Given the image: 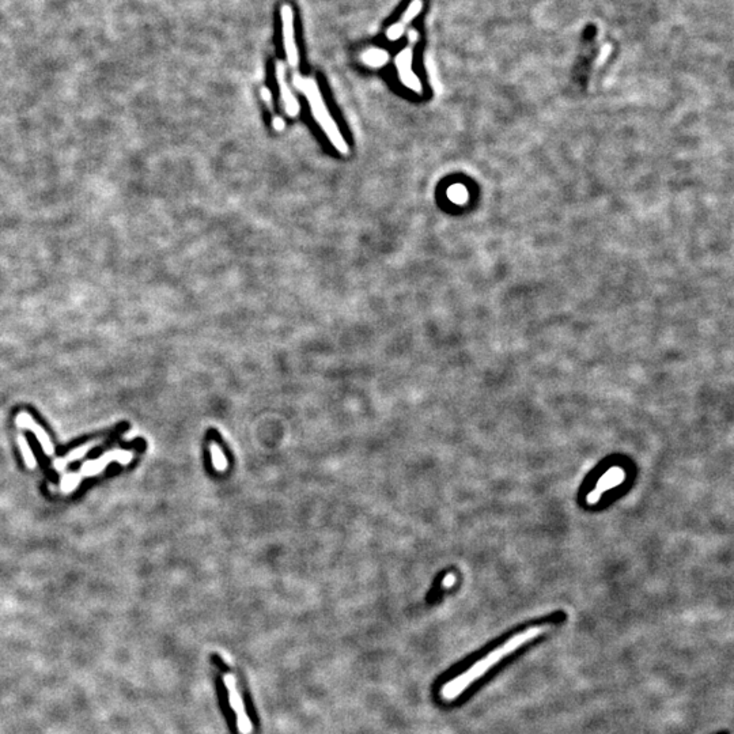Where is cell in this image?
<instances>
[{
	"mask_svg": "<svg viewBox=\"0 0 734 734\" xmlns=\"http://www.w3.org/2000/svg\"><path fill=\"white\" fill-rule=\"evenodd\" d=\"M547 628H548L547 625L532 627V628H528V630L511 636L507 642H504L503 645H500L499 647H496L495 650H492L491 653H489L486 657H483L480 661L474 664L467 672L461 673L456 678H453L449 682H446L441 689V696L447 702H452V700L457 699L461 693L465 692V689L471 684H474L483 674L489 672L493 665L500 663L506 656H509L513 652L518 650L522 645H525V643L533 641L535 638L540 636L543 632L547 631Z\"/></svg>",
	"mask_w": 734,
	"mask_h": 734,
	"instance_id": "cell-1",
	"label": "cell"
},
{
	"mask_svg": "<svg viewBox=\"0 0 734 734\" xmlns=\"http://www.w3.org/2000/svg\"><path fill=\"white\" fill-rule=\"evenodd\" d=\"M294 85H296V87L298 90H301L305 94L314 119L320 124V126L324 129V132L326 133L329 140L333 143V146L339 151L346 154L348 151L347 143H346L344 137L342 136L336 122H333V119L329 116V112H328V109H326V107L324 104L322 96L320 93V89H318L315 80L314 79H306V78L298 76L296 74L294 75Z\"/></svg>",
	"mask_w": 734,
	"mask_h": 734,
	"instance_id": "cell-2",
	"label": "cell"
},
{
	"mask_svg": "<svg viewBox=\"0 0 734 734\" xmlns=\"http://www.w3.org/2000/svg\"><path fill=\"white\" fill-rule=\"evenodd\" d=\"M223 682H225V685H226V688L229 691L230 707L233 709V711L237 715V728H238L240 733L252 734L253 725H252V721L249 720V717L246 714L244 702H243L240 689L237 687V678L233 674L226 673V674H223Z\"/></svg>",
	"mask_w": 734,
	"mask_h": 734,
	"instance_id": "cell-3",
	"label": "cell"
},
{
	"mask_svg": "<svg viewBox=\"0 0 734 734\" xmlns=\"http://www.w3.org/2000/svg\"><path fill=\"white\" fill-rule=\"evenodd\" d=\"M133 454L131 450H122V449H116V450H111L108 453H105L104 456H101L100 458L97 460H90V461H86L83 464V467L79 469V474L82 478H91V476H97L100 475L111 463L113 461H118L122 465H126L129 464V461L132 460Z\"/></svg>",
	"mask_w": 734,
	"mask_h": 734,
	"instance_id": "cell-4",
	"label": "cell"
},
{
	"mask_svg": "<svg viewBox=\"0 0 734 734\" xmlns=\"http://www.w3.org/2000/svg\"><path fill=\"white\" fill-rule=\"evenodd\" d=\"M282 23H283V40H285V49L287 55L289 64L293 68H297L298 65V51L297 44L294 40V14L290 4H285L282 7Z\"/></svg>",
	"mask_w": 734,
	"mask_h": 734,
	"instance_id": "cell-5",
	"label": "cell"
},
{
	"mask_svg": "<svg viewBox=\"0 0 734 734\" xmlns=\"http://www.w3.org/2000/svg\"><path fill=\"white\" fill-rule=\"evenodd\" d=\"M15 423H16L18 427L30 430L36 435L37 441L41 443V446L44 449V453L47 456H54L55 447H54V443H52L49 435L47 434V431L44 428L36 423V421L33 419V416L30 414H27V412L18 414V416L15 418Z\"/></svg>",
	"mask_w": 734,
	"mask_h": 734,
	"instance_id": "cell-6",
	"label": "cell"
},
{
	"mask_svg": "<svg viewBox=\"0 0 734 734\" xmlns=\"http://www.w3.org/2000/svg\"><path fill=\"white\" fill-rule=\"evenodd\" d=\"M411 63H412V48L407 47L404 51H401L396 56V67L399 69V76L404 85L410 86L414 90H421V83L411 69Z\"/></svg>",
	"mask_w": 734,
	"mask_h": 734,
	"instance_id": "cell-7",
	"label": "cell"
},
{
	"mask_svg": "<svg viewBox=\"0 0 734 734\" xmlns=\"http://www.w3.org/2000/svg\"><path fill=\"white\" fill-rule=\"evenodd\" d=\"M276 78H278V83H279V87H280V91H282V100H283V104H285V109L286 112L294 118L300 113V104L297 102L296 97L293 96L289 85H287V80H286V68H285V64L278 61L276 63Z\"/></svg>",
	"mask_w": 734,
	"mask_h": 734,
	"instance_id": "cell-8",
	"label": "cell"
},
{
	"mask_svg": "<svg viewBox=\"0 0 734 734\" xmlns=\"http://www.w3.org/2000/svg\"><path fill=\"white\" fill-rule=\"evenodd\" d=\"M421 8H422V1H421V0H414V1L411 3V5L408 7V10L404 12L401 21H400L399 23L392 25V26L388 29V32H386L388 38H389L390 41H396V40H399V38L403 36V33H404L407 25L415 18V15L421 11Z\"/></svg>",
	"mask_w": 734,
	"mask_h": 734,
	"instance_id": "cell-9",
	"label": "cell"
},
{
	"mask_svg": "<svg viewBox=\"0 0 734 734\" xmlns=\"http://www.w3.org/2000/svg\"><path fill=\"white\" fill-rule=\"evenodd\" d=\"M91 446H93V443H86V445H83V446L76 447L75 450H72L67 457H64V458H56V460L54 461V467H55V469H56L58 472H63V471L65 469V467H67L71 461H75V460H79V458L85 457V456L87 454V452L91 449Z\"/></svg>",
	"mask_w": 734,
	"mask_h": 734,
	"instance_id": "cell-10",
	"label": "cell"
},
{
	"mask_svg": "<svg viewBox=\"0 0 734 734\" xmlns=\"http://www.w3.org/2000/svg\"><path fill=\"white\" fill-rule=\"evenodd\" d=\"M207 435H208V438H210V441H211V442L216 443V445H218V446L221 447V450H222L223 456L226 457L227 463H229V464L232 465V464H233V461H234V457H233V454H232V452H230L229 446L226 445V442H225V441H223V438L221 436V434H219V432H218V431H216L215 428H208V432H207Z\"/></svg>",
	"mask_w": 734,
	"mask_h": 734,
	"instance_id": "cell-11",
	"label": "cell"
},
{
	"mask_svg": "<svg viewBox=\"0 0 734 734\" xmlns=\"http://www.w3.org/2000/svg\"><path fill=\"white\" fill-rule=\"evenodd\" d=\"M18 445H19V449H21V452H22V456H23V460H25L26 467L30 468V469H34L36 465H37V463H36V457H34V454H33V452H32L30 445L27 443V441H26V438H25L23 435H19V436H18Z\"/></svg>",
	"mask_w": 734,
	"mask_h": 734,
	"instance_id": "cell-12",
	"label": "cell"
},
{
	"mask_svg": "<svg viewBox=\"0 0 734 734\" xmlns=\"http://www.w3.org/2000/svg\"><path fill=\"white\" fill-rule=\"evenodd\" d=\"M82 479H83V478L80 476L79 472H78V474H67V475H64V476H63V480H61V492H64V493H69V492L75 491L76 487L79 486V483H80Z\"/></svg>",
	"mask_w": 734,
	"mask_h": 734,
	"instance_id": "cell-13",
	"label": "cell"
},
{
	"mask_svg": "<svg viewBox=\"0 0 734 734\" xmlns=\"http://www.w3.org/2000/svg\"><path fill=\"white\" fill-rule=\"evenodd\" d=\"M283 125H285V124H283V122H282L280 119H275V120H274V126H275L276 129H283Z\"/></svg>",
	"mask_w": 734,
	"mask_h": 734,
	"instance_id": "cell-14",
	"label": "cell"
},
{
	"mask_svg": "<svg viewBox=\"0 0 734 734\" xmlns=\"http://www.w3.org/2000/svg\"><path fill=\"white\" fill-rule=\"evenodd\" d=\"M263 97L265 98V101L268 100V105H271V93L268 90H265V89L263 90Z\"/></svg>",
	"mask_w": 734,
	"mask_h": 734,
	"instance_id": "cell-15",
	"label": "cell"
}]
</instances>
